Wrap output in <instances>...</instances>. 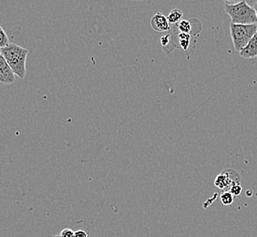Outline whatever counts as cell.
Returning a JSON list of instances; mask_svg holds the SVG:
<instances>
[{
  "instance_id": "6da1fadb",
  "label": "cell",
  "mask_w": 257,
  "mask_h": 237,
  "mask_svg": "<svg viewBox=\"0 0 257 237\" xmlns=\"http://www.w3.org/2000/svg\"><path fill=\"white\" fill-rule=\"evenodd\" d=\"M0 54L5 58L16 76L22 79L26 77V61L28 55L27 49L15 43H10L8 46L0 48Z\"/></svg>"
},
{
  "instance_id": "ffe728a7",
  "label": "cell",
  "mask_w": 257,
  "mask_h": 237,
  "mask_svg": "<svg viewBox=\"0 0 257 237\" xmlns=\"http://www.w3.org/2000/svg\"><path fill=\"white\" fill-rule=\"evenodd\" d=\"M132 1H143V0H132Z\"/></svg>"
},
{
  "instance_id": "277c9868",
  "label": "cell",
  "mask_w": 257,
  "mask_h": 237,
  "mask_svg": "<svg viewBox=\"0 0 257 237\" xmlns=\"http://www.w3.org/2000/svg\"><path fill=\"white\" fill-rule=\"evenodd\" d=\"M241 184V177L238 173L233 169H226L216 176L215 185L218 189L224 192L230 191L232 186Z\"/></svg>"
},
{
  "instance_id": "e0dca14e",
  "label": "cell",
  "mask_w": 257,
  "mask_h": 237,
  "mask_svg": "<svg viewBox=\"0 0 257 237\" xmlns=\"http://www.w3.org/2000/svg\"><path fill=\"white\" fill-rule=\"evenodd\" d=\"M224 1L226 2V4H227V5H235V4L241 2L243 0H224Z\"/></svg>"
},
{
  "instance_id": "4fadbf2b",
  "label": "cell",
  "mask_w": 257,
  "mask_h": 237,
  "mask_svg": "<svg viewBox=\"0 0 257 237\" xmlns=\"http://www.w3.org/2000/svg\"><path fill=\"white\" fill-rule=\"evenodd\" d=\"M229 192H231L232 194L235 195V196H239L242 194L241 185H233Z\"/></svg>"
},
{
  "instance_id": "5b68a950",
  "label": "cell",
  "mask_w": 257,
  "mask_h": 237,
  "mask_svg": "<svg viewBox=\"0 0 257 237\" xmlns=\"http://www.w3.org/2000/svg\"><path fill=\"white\" fill-rule=\"evenodd\" d=\"M16 80V74L6 62L5 58L0 54V84L10 85Z\"/></svg>"
},
{
  "instance_id": "ba28073f",
  "label": "cell",
  "mask_w": 257,
  "mask_h": 237,
  "mask_svg": "<svg viewBox=\"0 0 257 237\" xmlns=\"http://www.w3.org/2000/svg\"><path fill=\"white\" fill-rule=\"evenodd\" d=\"M177 39H178L179 43L178 48H181L184 51H187L190 47V43H191V35L187 33L180 32L177 35Z\"/></svg>"
},
{
  "instance_id": "7a4b0ae2",
  "label": "cell",
  "mask_w": 257,
  "mask_h": 237,
  "mask_svg": "<svg viewBox=\"0 0 257 237\" xmlns=\"http://www.w3.org/2000/svg\"><path fill=\"white\" fill-rule=\"evenodd\" d=\"M226 12L231 17L232 23L238 25L257 24V15L255 7L247 4V0L235 5H225Z\"/></svg>"
},
{
  "instance_id": "8fae6325",
  "label": "cell",
  "mask_w": 257,
  "mask_h": 237,
  "mask_svg": "<svg viewBox=\"0 0 257 237\" xmlns=\"http://www.w3.org/2000/svg\"><path fill=\"white\" fill-rule=\"evenodd\" d=\"M221 202L224 206H231L235 201V195L231 192H224L220 196Z\"/></svg>"
},
{
  "instance_id": "8992f818",
  "label": "cell",
  "mask_w": 257,
  "mask_h": 237,
  "mask_svg": "<svg viewBox=\"0 0 257 237\" xmlns=\"http://www.w3.org/2000/svg\"><path fill=\"white\" fill-rule=\"evenodd\" d=\"M170 25L171 24L169 22L168 17L164 16L161 12H157L151 19V26L153 28V30L160 33L170 31L171 29Z\"/></svg>"
},
{
  "instance_id": "9a60e30c",
  "label": "cell",
  "mask_w": 257,
  "mask_h": 237,
  "mask_svg": "<svg viewBox=\"0 0 257 237\" xmlns=\"http://www.w3.org/2000/svg\"><path fill=\"white\" fill-rule=\"evenodd\" d=\"M74 235L75 232H73V230L69 228H65L60 233V237H74Z\"/></svg>"
},
{
  "instance_id": "9c48e42d",
  "label": "cell",
  "mask_w": 257,
  "mask_h": 237,
  "mask_svg": "<svg viewBox=\"0 0 257 237\" xmlns=\"http://www.w3.org/2000/svg\"><path fill=\"white\" fill-rule=\"evenodd\" d=\"M183 16H184L183 11L180 10L178 8H175V9H172V10H171L167 17H168L170 24H175V25H177L179 22L181 21V20H183V19H182Z\"/></svg>"
},
{
  "instance_id": "3957f363",
  "label": "cell",
  "mask_w": 257,
  "mask_h": 237,
  "mask_svg": "<svg viewBox=\"0 0 257 237\" xmlns=\"http://www.w3.org/2000/svg\"><path fill=\"white\" fill-rule=\"evenodd\" d=\"M257 32V24L251 25H238L230 24V34L234 47L237 51H242L247 44L250 42Z\"/></svg>"
},
{
  "instance_id": "d6986e66",
  "label": "cell",
  "mask_w": 257,
  "mask_h": 237,
  "mask_svg": "<svg viewBox=\"0 0 257 237\" xmlns=\"http://www.w3.org/2000/svg\"><path fill=\"white\" fill-rule=\"evenodd\" d=\"M52 237H60V235H54Z\"/></svg>"
},
{
  "instance_id": "2e32d148",
  "label": "cell",
  "mask_w": 257,
  "mask_h": 237,
  "mask_svg": "<svg viewBox=\"0 0 257 237\" xmlns=\"http://www.w3.org/2000/svg\"><path fill=\"white\" fill-rule=\"evenodd\" d=\"M74 237H88V234L84 230H77L75 232Z\"/></svg>"
},
{
  "instance_id": "7c38bea8",
  "label": "cell",
  "mask_w": 257,
  "mask_h": 237,
  "mask_svg": "<svg viewBox=\"0 0 257 237\" xmlns=\"http://www.w3.org/2000/svg\"><path fill=\"white\" fill-rule=\"evenodd\" d=\"M9 44L10 42H9V38H8L7 34L5 33L4 28L2 26H0V48L6 47Z\"/></svg>"
},
{
  "instance_id": "52a82bcc",
  "label": "cell",
  "mask_w": 257,
  "mask_h": 237,
  "mask_svg": "<svg viewBox=\"0 0 257 237\" xmlns=\"http://www.w3.org/2000/svg\"><path fill=\"white\" fill-rule=\"evenodd\" d=\"M240 56L245 58H257V32L256 35L253 37L250 42L247 44L242 51H240Z\"/></svg>"
},
{
  "instance_id": "30bf717a",
  "label": "cell",
  "mask_w": 257,
  "mask_h": 237,
  "mask_svg": "<svg viewBox=\"0 0 257 237\" xmlns=\"http://www.w3.org/2000/svg\"><path fill=\"white\" fill-rule=\"evenodd\" d=\"M176 27H177L179 31L182 32V33L190 34L193 30L192 22L189 21V20H185V19H183V20L179 22L178 24L176 25Z\"/></svg>"
},
{
  "instance_id": "ac0fdd59",
  "label": "cell",
  "mask_w": 257,
  "mask_h": 237,
  "mask_svg": "<svg viewBox=\"0 0 257 237\" xmlns=\"http://www.w3.org/2000/svg\"><path fill=\"white\" fill-rule=\"evenodd\" d=\"M254 7H255V9H256V12H257V1L256 2V4H255V5H254Z\"/></svg>"
},
{
  "instance_id": "5bb4252c",
  "label": "cell",
  "mask_w": 257,
  "mask_h": 237,
  "mask_svg": "<svg viewBox=\"0 0 257 237\" xmlns=\"http://www.w3.org/2000/svg\"><path fill=\"white\" fill-rule=\"evenodd\" d=\"M171 37H170V35H164L163 37H161V44H162V46H163V48L165 49V47L168 46L169 44L171 43Z\"/></svg>"
}]
</instances>
